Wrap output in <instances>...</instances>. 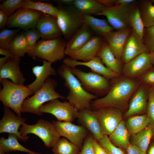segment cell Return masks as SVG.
<instances>
[{
  "mask_svg": "<svg viewBox=\"0 0 154 154\" xmlns=\"http://www.w3.org/2000/svg\"><path fill=\"white\" fill-rule=\"evenodd\" d=\"M139 86L138 82L129 79H123L113 82L104 97L92 102L91 109L97 111L103 108L113 107L124 109Z\"/></svg>",
  "mask_w": 154,
  "mask_h": 154,
  "instance_id": "1",
  "label": "cell"
},
{
  "mask_svg": "<svg viewBox=\"0 0 154 154\" xmlns=\"http://www.w3.org/2000/svg\"><path fill=\"white\" fill-rule=\"evenodd\" d=\"M57 72L64 80V86L68 90L65 98L68 102L78 111L85 109L91 110V102L97 98V96L84 89L68 66L63 64L58 68Z\"/></svg>",
  "mask_w": 154,
  "mask_h": 154,
  "instance_id": "2",
  "label": "cell"
},
{
  "mask_svg": "<svg viewBox=\"0 0 154 154\" xmlns=\"http://www.w3.org/2000/svg\"><path fill=\"white\" fill-rule=\"evenodd\" d=\"M57 84L54 79L49 77L41 88L31 97L24 100L21 107V113H30L42 116L43 113L39 108L44 103L55 99H65L64 96L56 91Z\"/></svg>",
  "mask_w": 154,
  "mask_h": 154,
  "instance_id": "3",
  "label": "cell"
},
{
  "mask_svg": "<svg viewBox=\"0 0 154 154\" xmlns=\"http://www.w3.org/2000/svg\"><path fill=\"white\" fill-rule=\"evenodd\" d=\"M3 86L0 91V100L4 106L10 108L21 116V109L25 98L33 93L24 85L14 84L7 79H0Z\"/></svg>",
  "mask_w": 154,
  "mask_h": 154,
  "instance_id": "4",
  "label": "cell"
},
{
  "mask_svg": "<svg viewBox=\"0 0 154 154\" xmlns=\"http://www.w3.org/2000/svg\"><path fill=\"white\" fill-rule=\"evenodd\" d=\"M66 40L61 37L49 40L42 39L27 54L33 59L37 58L51 63H55L64 58Z\"/></svg>",
  "mask_w": 154,
  "mask_h": 154,
  "instance_id": "5",
  "label": "cell"
},
{
  "mask_svg": "<svg viewBox=\"0 0 154 154\" xmlns=\"http://www.w3.org/2000/svg\"><path fill=\"white\" fill-rule=\"evenodd\" d=\"M57 7V22L64 38L68 40L84 25L83 14L73 6Z\"/></svg>",
  "mask_w": 154,
  "mask_h": 154,
  "instance_id": "6",
  "label": "cell"
},
{
  "mask_svg": "<svg viewBox=\"0 0 154 154\" xmlns=\"http://www.w3.org/2000/svg\"><path fill=\"white\" fill-rule=\"evenodd\" d=\"M21 135L29 138L27 135L34 134L42 140L47 148L52 147L59 139L60 136L53 123L42 119L38 120L35 124L29 125L25 123L19 128Z\"/></svg>",
  "mask_w": 154,
  "mask_h": 154,
  "instance_id": "7",
  "label": "cell"
},
{
  "mask_svg": "<svg viewBox=\"0 0 154 154\" xmlns=\"http://www.w3.org/2000/svg\"><path fill=\"white\" fill-rule=\"evenodd\" d=\"M69 67L86 91L96 96L107 94L110 86L108 79L92 72H86L76 67Z\"/></svg>",
  "mask_w": 154,
  "mask_h": 154,
  "instance_id": "8",
  "label": "cell"
},
{
  "mask_svg": "<svg viewBox=\"0 0 154 154\" xmlns=\"http://www.w3.org/2000/svg\"><path fill=\"white\" fill-rule=\"evenodd\" d=\"M43 113H48L52 114L58 119V121L72 122L77 118L78 112L68 102H62L58 99H55L42 105L39 108Z\"/></svg>",
  "mask_w": 154,
  "mask_h": 154,
  "instance_id": "9",
  "label": "cell"
},
{
  "mask_svg": "<svg viewBox=\"0 0 154 154\" xmlns=\"http://www.w3.org/2000/svg\"><path fill=\"white\" fill-rule=\"evenodd\" d=\"M52 123L60 136L65 137L81 149L89 134L88 131L85 127L70 121H53Z\"/></svg>",
  "mask_w": 154,
  "mask_h": 154,
  "instance_id": "10",
  "label": "cell"
},
{
  "mask_svg": "<svg viewBox=\"0 0 154 154\" xmlns=\"http://www.w3.org/2000/svg\"><path fill=\"white\" fill-rule=\"evenodd\" d=\"M42 13L34 10L21 7L9 17L7 27L8 28H18L25 31L36 28Z\"/></svg>",
  "mask_w": 154,
  "mask_h": 154,
  "instance_id": "11",
  "label": "cell"
},
{
  "mask_svg": "<svg viewBox=\"0 0 154 154\" xmlns=\"http://www.w3.org/2000/svg\"><path fill=\"white\" fill-rule=\"evenodd\" d=\"M132 8L131 6H104L100 15L106 16L109 24L116 31L123 30L131 28L128 18L129 13Z\"/></svg>",
  "mask_w": 154,
  "mask_h": 154,
  "instance_id": "12",
  "label": "cell"
},
{
  "mask_svg": "<svg viewBox=\"0 0 154 154\" xmlns=\"http://www.w3.org/2000/svg\"><path fill=\"white\" fill-rule=\"evenodd\" d=\"M96 111L98 119L103 135H110L122 120L121 110L115 108H102Z\"/></svg>",
  "mask_w": 154,
  "mask_h": 154,
  "instance_id": "13",
  "label": "cell"
},
{
  "mask_svg": "<svg viewBox=\"0 0 154 154\" xmlns=\"http://www.w3.org/2000/svg\"><path fill=\"white\" fill-rule=\"evenodd\" d=\"M3 110V116L0 121V133L14 134L18 140L26 141L29 138L22 137L18 130L20 126L25 123L27 119L16 115L7 107L4 106Z\"/></svg>",
  "mask_w": 154,
  "mask_h": 154,
  "instance_id": "14",
  "label": "cell"
},
{
  "mask_svg": "<svg viewBox=\"0 0 154 154\" xmlns=\"http://www.w3.org/2000/svg\"><path fill=\"white\" fill-rule=\"evenodd\" d=\"M36 27L42 39L51 40L63 35L57 18L44 13L40 15Z\"/></svg>",
  "mask_w": 154,
  "mask_h": 154,
  "instance_id": "15",
  "label": "cell"
},
{
  "mask_svg": "<svg viewBox=\"0 0 154 154\" xmlns=\"http://www.w3.org/2000/svg\"><path fill=\"white\" fill-rule=\"evenodd\" d=\"M63 62L64 64L70 67H76L78 66L87 67L90 69L92 72L102 75L108 79H114L120 76L105 66L101 59L98 56L86 62H81L70 58H66L63 60Z\"/></svg>",
  "mask_w": 154,
  "mask_h": 154,
  "instance_id": "16",
  "label": "cell"
},
{
  "mask_svg": "<svg viewBox=\"0 0 154 154\" xmlns=\"http://www.w3.org/2000/svg\"><path fill=\"white\" fill-rule=\"evenodd\" d=\"M146 52H148L143 40L132 29L124 46L121 60L125 64L139 54Z\"/></svg>",
  "mask_w": 154,
  "mask_h": 154,
  "instance_id": "17",
  "label": "cell"
},
{
  "mask_svg": "<svg viewBox=\"0 0 154 154\" xmlns=\"http://www.w3.org/2000/svg\"><path fill=\"white\" fill-rule=\"evenodd\" d=\"M78 121L85 127L97 141L103 137L98 119L96 111L85 109L78 111Z\"/></svg>",
  "mask_w": 154,
  "mask_h": 154,
  "instance_id": "18",
  "label": "cell"
},
{
  "mask_svg": "<svg viewBox=\"0 0 154 154\" xmlns=\"http://www.w3.org/2000/svg\"><path fill=\"white\" fill-rule=\"evenodd\" d=\"M93 32L89 27L84 24L67 42L66 55L69 56L82 48L94 36Z\"/></svg>",
  "mask_w": 154,
  "mask_h": 154,
  "instance_id": "19",
  "label": "cell"
},
{
  "mask_svg": "<svg viewBox=\"0 0 154 154\" xmlns=\"http://www.w3.org/2000/svg\"><path fill=\"white\" fill-rule=\"evenodd\" d=\"M149 53L143 52L125 64L124 74L130 77H134L147 72L152 67Z\"/></svg>",
  "mask_w": 154,
  "mask_h": 154,
  "instance_id": "20",
  "label": "cell"
},
{
  "mask_svg": "<svg viewBox=\"0 0 154 154\" xmlns=\"http://www.w3.org/2000/svg\"><path fill=\"white\" fill-rule=\"evenodd\" d=\"M51 64V63L44 60L42 65H37L33 67L32 72L36 79L33 82L26 86L33 93H34L43 86L50 76L56 75L57 72L52 67Z\"/></svg>",
  "mask_w": 154,
  "mask_h": 154,
  "instance_id": "21",
  "label": "cell"
},
{
  "mask_svg": "<svg viewBox=\"0 0 154 154\" xmlns=\"http://www.w3.org/2000/svg\"><path fill=\"white\" fill-rule=\"evenodd\" d=\"M21 58H10L0 67V79H10L14 84L24 85L26 80L21 71Z\"/></svg>",
  "mask_w": 154,
  "mask_h": 154,
  "instance_id": "22",
  "label": "cell"
},
{
  "mask_svg": "<svg viewBox=\"0 0 154 154\" xmlns=\"http://www.w3.org/2000/svg\"><path fill=\"white\" fill-rule=\"evenodd\" d=\"M132 30L130 28L123 30L113 31L104 37L116 58L120 61L124 46Z\"/></svg>",
  "mask_w": 154,
  "mask_h": 154,
  "instance_id": "23",
  "label": "cell"
},
{
  "mask_svg": "<svg viewBox=\"0 0 154 154\" xmlns=\"http://www.w3.org/2000/svg\"><path fill=\"white\" fill-rule=\"evenodd\" d=\"M103 43L100 36H94L80 49L69 56L70 58L83 62L89 61L97 56Z\"/></svg>",
  "mask_w": 154,
  "mask_h": 154,
  "instance_id": "24",
  "label": "cell"
},
{
  "mask_svg": "<svg viewBox=\"0 0 154 154\" xmlns=\"http://www.w3.org/2000/svg\"><path fill=\"white\" fill-rule=\"evenodd\" d=\"M148 97V92L145 88L142 87L138 89L132 96L125 117H128L146 111Z\"/></svg>",
  "mask_w": 154,
  "mask_h": 154,
  "instance_id": "25",
  "label": "cell"
},
{
  "mask_svg": "<svg viewBox=\"0 0 154 154\" xmlns=\"http://www.w3.org/2000/svg\"><path fill=\"white\" fill-rule=\"evenodd\" d=\"M97 56L101 59L102 62L108 69L116 73L120 74V61L116 58L107 42H103Z\"/></svg>",
  "mask_w": 154,
  "mask_h": 154,
  "instance_id": "26",
  "label": "cell"
},
{
  "mask_svg": "<svg viewBox=\"0 0 154 154\" xmlns=\"http://www.w3.org/2000/svg\"><path fill=\"white\" fill-rule=\"evenodd\" d=\"M129 134L125 122L123 120L108 137L110 142L114 145L126 149L130 144Z\"/></svg>",
  "mask_w": 154,
  "mask_h": 154,
  "instance_id": "27",
  "label": "cell"
},
{
  "mask_svg": "<svg viewBox=\"0 0 154 154\" xmlns=\"http://www.w3.org/2000/svg\"><path fill=\"white\" fill-rule=\"evenodd\" d=\"M83 16L84 24L100 36L104 37L114 30L106 20L97 18L92 15Z\"/></svg>",
  "mask_w": 154,
  "mask_h": 154,
  "instance_id": "28",
  "label": "cell"
},
{
  "mask_svg": "<svg viewBox=\"0 0 154 154\" xmlns=\"http://www.w3.org/2000/svg\"><path fill=\"white\" fill-rule=\"evenodd\" d=\"M154 134V126L150 124L143 130L132 135V144L146 153L148 146Z\"/></svg>",
  "mask_w": 154,
  "mask_h": 154,
  "instance_id": "29",
  "label": "cell"
},
{
  "mask_svg": "<svg viewBox=\"0 0 154 154\" xmlns=\"http://www.w3.org/2000/svg\"><path fill=\"white\" fill-rule=\"evenodd\" d=\"M73 6L83 15H100L104 6L97 0H75Z\"/></svg>",
  "mask_w": 154,
  "mask_h": 154,
  "instance_id": "30",
  "label": "cell"
},
{
  "mask_svg": "<svg viewBox=\"0 0 154 154\" xmlns=\"http://www.w3.org/2000/svg\"><path fill=\"white\" fill-rule=\"evenodd\" d=\"M18 140L16 135L9 133L7 139L3 137H0V148L3 149L5 153L19 151L32 154H42L35 152L25 147L19 143Z\"/></svg>",
  "mask_w": 154,
  "mask_h": 154,
  "instance_id": "31",
  "label": "cell"
},
{
  "mask_svg": "<svg viewBox=\"0 0 154 154\" xmlns=\"http://www.w3.org/2000/svg\"><path fill=\"white\" fill-rule=\"evenodd\" d=\"M8 49L17 58H21L27 53V45L24 32L15 35L9 44Z\"/></svg>",
  "mask_w": 154,
  "mask_h": 154,
  "instance_id": "32",
  "label": "cell"
},
{
  "mask_svg": "<svg viewBox=\"0 0 154 154\" xmlns=\"http://www.w3.org/2000/svg\"><path fill=\"white\" fill-rule=\"evenodd\" d=\"M21 7L36 10L57 17L59 10L52 4L39 1L24 0Z\"/></svg>",
  "mask_w": 154,
  "mask_h": 154,
  "instance_id": "33",
  "label": "cell"
},
{
  "mask_svg": "<svg viewBox=\"0 0 154 154\" xmlns=\"http://www.w3.org/2000/svg\"><path fill=\"white\" fill-rule=\"evenodd\" d=\"M125 124L129 133L132 135L136 134L144 129L150 123L147 114L129 117Z\"/></svg>",
  "mask_w": 154,
  "mask_h": 154,
  "instance_id": "34",
  "label": "cell"
},
{
  "mask_svg": "<svg viewBox=\"0 0 154 154\" xmlns=\"http://www.w3.org/2000/svg\"><path fill=\"white\" fill-rule=\"evenodd\" d=\"M128 20L130 27L143 40L145 27L140 16L139 8H131L129 13Z\"/></svg>",
  "mask_w": 154,
  "mask_h": 154,
  "instance_id": "35",
  "label": "cell"
},
{
  "mask_svg": "<svg viewBox=\"0 0 154 154\" xmlns=\"http://www.w3.org/2000/svg\"><path fill=\"white\" fill-rule=\"evenodd\" d=\"M151 1L142 2L139 8L140 13L144 27L154 26V5Z\"/></svg>",
  "mask_w": 154,
  "mask_h": 154,
  "instance_id": "36",
  "label": "cell"
},
{
  "mask_svg": "<svg viewBox=\"0 0 154 154\" xmlns=\"http://www.w3.org/2000/svg\"><path fill=\"white\" fill-rule=\"evenodd\" d=\"M80 149L65 138H62L56 142L52 149L54 154H79Z\"/></svg>",
  "mask_w": 154,
  "mask_h": 154,
  "instance_id": "37",
  "label": "cell"
},
{
  "mask_svg": "<svg viewBox=\"0 0 154 154\" xmlns=\"http://www.w3.org/2000/svg\"><path fill=\"white\" fill-rule=\"evenodd\" d=\"M20 29H4L0 32V48L8 49L9 45L14 37L20 31Z\"/></svg>",
  "mask_w": 154,
  "mask_h": 154,
  "instance_id": "38",
  "label": "cell"
},
{
  "mask_svg": "<svg viewBox=\"0 0 154 154\" xmlns=\"http://www.w3.org/2000/svg\"><path fill=\"white\" fill-rule=\"evenodd\" d=\"M24 0H6L0 4V11L9 17L21 8Z\"/></svg>",
  "mask_w": 154,
  "mask_h": 154,
  "instance_id": "39",
  "label": "cell"
},
{
  "mask_svg": "<svg viewBox=\"0 0 154 154\" xmlns=\"http://www.w3.org/2000/svg\"><path fill=\"white\" fill-rule=\"evenodd\" d=\"M98 142L108 154H124L121 149L110 142L107 135H104L103 137Z\"/></svg>",
  "mask_w": 154,
  "mask_h": 154,
  "instance_id": "40",
  "label": "cell"
},
{
  "mask_svg": "<svg viewBox=\"0 0 154 154\" xmlns=\"http://www.w3.org/2000/svg\"><path fill=\"white\" fill-rule=\"evenodd\" d=\"M24 34L27 40L28 52L33 48L37 43V41L41 37L39 32L36 28L25 31L24 32Z\"/></svg>",
  "mask_w": 154,
  "mask_h": 154,
  "instance_id": "41",
  "label": "cell"
},
{
  "mask_svg": "<svg viewBox=\"0 0 154 154\" xmlns=\"http://www.w3.org/2000/svg\"><path fill=\"white\" fill-rule=\"evenodd\" d=\"M143 40L149 53L154 51V26L145 28Z\"/></svg>",
  "mask_w": 154,
  "mask_h": 154,
  "instance_id": "42",
  "label": "cell"
},
{
  "mask_svg": "<svg viewBox=\"0 0 154 154\" xmlns=\"http://www.w3.org/2000/svg\"><path fill=\"white\" fill-rule=\"evenodd\" d=\"M148 100L146 114L149 119L150 124L154 126V95L153 88H151L149 90Z\"/></svg>",
  "mask_w": 154,
  "mask_h": 154,
  "instance_id": "43",
  "label": "cell"
},
{
  "mask_svg": "<svg viewBox=\"0 0 154 154\" xmlns=\"http://www.w3.org/2000/svg\"><path fill=\"white\" fill-rule=\"evenodd\" d=\"M93 138L89 133L85 139L79 154H94L92 147Z\"/></svg>",
  "mask_w": 154,
  "mask_h": 154,
  "instance_id": "44",
  "label": "cell"
},
{
  "mask_svg": "<svg viewBox=\"0 0 154 154\" xmlns=\"http://www.w3.org/2000/svg\"><path fill=\"white\" fill-rule=\"evenodd\" d=\"M142 80L146 84L154 85V70L147 71L142 77Z\"/></svg>",
  "mask_w": 154,
  "mask_h": 154,
  "instance_id": "45",
  "label": "cell"
},
{
  "mask_svg": "<svg viewBox=\"0 0 154 154\" xmlns=\"http://www.w3.org/2000/svg\"><path fill=\"white\" fill-rule=\"evenodd\" d=\"M92 147L94 154H108L107 151L94 138Z\"/></svg>",
  "mask_w": 154,
  "mask_h": 154,
  "instance_id": "46",
  "label": "cell"
},
{
  "mask_svg": "<svg viewBox=\"0 0 154 154\" xmlns=\"http://www.w3.org/2000/svg\"><path fill=\"white\" fill-rule=\"evenodd\" d=\"M128 154H147L136 146L130 144L126 149Z\"/></svg>",
  "mask_w": 154,
  "mask_h": 154,
  "instance_id": "47",
  "label": "cell"
},
{
  "mask_svg": "<svg viewBox=\"0 0 154 154\" xmlns=\"http://www.w3.org/2000/svg\"><path fill=\"white\" fill-rule=\"evenodd\" d=\"M9 17L0 11V28L2 30L5 29L7 25Z\"/></svg>",
  "mask_w": 154,
  "mask_h": 154,
  "instance_id": "48",
  "label": "cell"
},
{
  "mask_svg": "<svg viewBox=\"0 0 154 154\" xmlns=\"http://www.w3.org/2000/svg\"><path fill=\"white\" fill-rule=\"evenodd\" d=\"M97 1L104 6L112 7L116 5L117 0H97Z\"/></svg>",
  "mask_w": 154,
  "mask_h": 154,
  "instance_id": "49",
  "label": "cell"
},
{
  "mask_svg": "<svg viewBox=\"0 0 154 154\" xmlns=\"http://www.w3.org/2000/svg\"><path fill=\"white\" fill-rule=\"evenodd\" d=\"M135 1L134 0H117L115 5L130 6L134 3Z\"/></svg>",
  "mask_w": 154,
  "mask_h": 154,
  "instance_id": "50",
  "label": "cell"
},
{
  "mask_svg": "<svg viewBox=\"0 0 154 154\" xmlns=\"http://www.w3.org/2000/svg\"><path fill=\"white\" fill-rule=\"evenodd\" d=\"M75 0H54V1L66 6H73Z\"/></svg>",
  "mask_w": 154,
  "mask_h": 154,
  "instance_id": "51",
  "label": "cell"
},
{
  "mask_svg": "<svg viewBox=\"0 0 154 154\" xmlns=\"http://www.w3.org/2000/svg\"><path fill=\"white\" fill-rule=\"evenodd\" d=\"M0 54L10 58H15L11 53L9 50L7 49L0 48Z\"/></svg>",
  "mask_w": 154,
  "mask_h": 154,
  "instance_id": "52",
  "label": "cell"
},
{
  "mask_svg": "<svg viewBox=\"0 0 154 154\" xmlns=\"http://www.w3.org/2000/svg\"><path fill=\"white\" fill-rule=\"evenodd\" d=\"M10 58L6 56L3 57H1L0 58V67L5 64Z\"/></svg>",
  "mask_w": 154,
  "mask_h": 154,
  "instance_id": "53",
  "label": "cell"
},
{
  "mask_svg": "<svg viewBox=\"0 0 154 154\" xmlns=\"http://www.w3.org/2000/svg\"><path fill=\"white\" fill-rule=\"evenodd\" d=\"M148 154H154V141L151 144L149 148Z\"/></svg>",
  "mask_w": 154,
  "mask_h": 154,
  "instance_id": "54",
  "label": "cell"
},
{
  "mask_svg": "<svg viewBox=\"0 0 154 154\" xmlns=\"http://www.w3.org/2000/svg\"><path fill=\"white\" fill-rule=\"evenodd\" d=\"M149 54L151 63L154 64V51L149 53Z\"/></svg>",
  "mask_w": 154,
  "mask_h": 154,
  "instance_id": "55",
  "label": "cell"
},
{
  "mask_svg": "<svg viewBox=\"0 0 154 154\" xmlns=\"http://www.w3.org/2000/svg\"><path fill=\"white\" fill-rule=\"evenodd\" d=\"M5 151L2 148H0V154H5Z\"/></svg>",
  "mask_w": 154,
  "mask_h": 154,
  "instance_id": "56",
  "label": "cell"
},
{
  "mask_svg": "<svg viewBox=\"0 0 154 154\" xmlns=\"http://www.w3.org/2000/svg\"><path fill=\"white\" fill-rule=\"evenodd\" d=\"M151 1L152 2V3H154V0H151Z\"/></svg>",
  "mask_w": 154,
  "mask_h": 154,
  "instance_id": "57",
  "label": "cell"
},
{
  "mask_svg": "<svg viewBox=\"0 0 154 154\" xmlns=\"http://www.w3.org/2000/svg\"><path fill=\"white\" fill-rule=\"evenodd\" d=\"M153 94H154V87L153 88Z\"/></svg>",
  "mask_w": 154,
  "mask_h": 154,
  "instance_id": "58",
  "label": "cell"
},
{
  "mask_svg": "<svg viewBox=\"0 0 154 154\" xmlns=\"http://www.w3.org/2000/svg\"><path fill=\"white\" fill-rule=\"evenodd\" d=\"M25 154H31V153H27Z\"/></svg>",
  "mask_w": 154,
  "mask_h": 154,
  "instance_id": "59",
  "label": "cell"
},
{
  "mask_svg": "<svg viewBox=\"0 0 154 154\" xmlns=\"http://www.w3.org/2000/svg\"><path fill=\"white\" fill-rule=\"evenodd\" d=\"M153 137L154 139V135Z\"/></svg>",
  "mask_w": 154,
  "mask_h": 154,
  "instance_id": "60",
  "label": "cell"
}]
</instances>
